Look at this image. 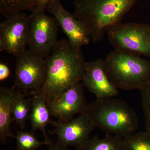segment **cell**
Wrapping results in <instances>:
<instances>
[{
	"instance_id": "6da1fadb",
	"label": "cell",
	"mask_w": 150,
	"mask_h": 150,
	"mask_svg": "<svg viewBox=\"0 0 150 150\" xmlns=\"http://www.w3.org/2000/svg\"><path fill=\"white\" fill-rule=\"evenodd\" d=\"M46 59V79L39 92L48 104L81 81L86 62L81 49L74 47L67 39L58 41Z\"/></svg>"
},
{
	"instance_id": "277c9868",
	"label": "cell",
	"mask_w": 150,
	"mask_h": 150,
	"mask_svg": "<svg viewBox=\"0 0 150 150\" xmlns=\"http://www.w3.org/2000/svg\"><path fill=\"white\" fill-rule=\"evenodd\" d=\"M103 61L105 71L117 88L139 90L150 80V61L139 55L114 50Z\"/></svg>"
},
{
	"instance_id": "9a60e30c",
	"label": "cell",
	"mask_w": 150,
	"mask_h": 150,
	"mask_svg": "<svg viewBox=\"0 0 150 150\" xmlns=\"http://www.w3.org/2000/svg\"><path fill=\"white\" fill-rule=\"evenodd\" d=\"M74 150H127L123 138L106 134L102 139L95 136Z\"/></svg>"
},
{
	"instance_id": "8fae6325",
	"label": "cell",
	"mask_w": 150,
	"mask_h": 150,
	"mask_svg": "<svg viewBox=\"0 0 150 150\" xmlns=\"http://www.w3.org/2000/svg\"><path fill=\"white\" fill-rule=\"evenodd\" d=\"M51 124L56 128L49 131V134L56 135L57 140L65 146L75 148L85 143L89 139L91 133L96 129L84 112L69 122L52 121Z\"/></svg>"
},
{
	"instance_id": "7c38bea8",
	"label": "cell",
	"mask_w": 150,
	"mask_h": 150,
	"mask_svg": "<svg viewBox=\"0 0 150 150\" xmlns=\"http://www.w3.org/2000/svg\"><path fill=\"white\" fill-rule=\"evenodd\" d=\"M81 81L83 86L95 96L96 99L111 98L119 93L118 88L110 82L105 71L102 59L86 62Z\"/></svg>"
},
{
	"instance_id": "ac0fdd59",
	"label": "cell",
	"mask_w": 150,
	"mask_h": 150,
	"mask_svg": "<svg viewBox=\"0 0 150 150\" xmlns=\"http://www.w3.org/2000/svg\"><path fill=\"white\" fill-rule=\"evenodd\" d=\"M123 139L128 150H150V134L146 131L136 132Z\"/></svg>"
},
{
	"instance_id": "5b68a950",
	"label": "cell",
	"mask_w": 150,
	"mask_h": 150,
	"mask_svg": "<svg viewBox=\"0 0 150 150\" xmlns=\"http://www.w3.org/2000/svg\"><path fill=\"white\" fill-rule=\"evenodd\" d=\"M107 35L115 50L150 58V25L121 23L108 31Z\"/></svg>"
},
{
	"instance_id": "4fadbf2b",
	"label": "cell",
	"mask_w": 150,
	"mask_h": 150,
	"mask_svg": "<svg viewBox=\"0 0 150 150\" xmlns=\"http://www.w3.org/2000/svg\"><path fill=\"white\" fill-rule=\"evenodd\" d=\"M23 93L14 86L0 87V143L6 144L8 137L15 138L11 132V124L13 122V107L19 96Z\"/></svg>"
},
{
	"instance_id": "8992f818",
	"label": "cell",
	"mask_w": 150,
	"mask_h": 150,
	"mask_svg": "<svg viewBox=\"0 0 150 150\" xmlns=\"http://www.w3.org/2000/svg\"><path fill=\"white\" fill-rule=\"evenodd\" d=\"M46 59L29 50L16 57L14 86L24 94H35L40 91L46 80Z\"/></svg>"
},
{
	"instance_id": "ba28073f",
	"label": "cell",
	"mask_w": 150,
	"mask_h": 150,
	"mask_svg": "<svg viewBox=\"0 0 150 150\" xmlns=\"http://www.w3.org/2000/svg\"><path fill=\"white\" fill-rule=\"evenodd\" d=\"M30 17L23 12L6 18L0 23V51L17 57L26 51Z\"/></svg>"
},
{
	"instance_id": "30bf717a",
	"label": "cell",
	"mask_w": 150,
	"mask_h": 150,
	"mask_svg": "<svg viewBox=\"0 0 150 150\" xmlns=\"http://www.w3.org/2000/svg\"><path fill=\"white\" fill-rule=\"evenodd\" d=\"M46 10L56 19L59 26L74 47L81 49L82 46L90 43L91 39L88 30L73 14L64 7L60 0L52 1L48 4Z\"/></svg>"
},
{
	"instance_id": "d6986e66",
	"label": "cell",
	"mask_w": 150,
	"mask_h": 150,
	"mask_svg": "<svg viewBox=\"0 0 150 150\" xmlns=\"http://www.w3.org/2000/svg\"><path fill=\"white\" fill-rule=\"evenodd\" d=\"M16 140L18 150H35L43 145H48L45 141L41 142L37 139L35 134L31 132L21 130L17 132Z\"/></svg>"
},
{
	"instance_id": "603a6c76",
	"label": "cell",
	"mask_w": 150,
	"mask_h": 150,
	"mask_svg": "<svg viewBox=\"0 0 150 150\" xmlns=\"http://www.w3.org/2000/svg\"><path fill=\"white\" fill-rule=\"evenodd\" d=\"M48 150H69L68 146L63 144L58 140L56 142H52L48 145Z\"/></svg>"
},
{
	"instance_id": "ffe728a7",
	"label": "cell",
	"mask_w": 150,
	"mask_h": 150,
	"mask_svg": "<svg viewBox=\"0 0 150 150\" xmlns=\"http://www.w3.org/2000/svg\"><path fill=\"white\" fill-rule=\"evenodd\" d=\"M145 121V131L150 134V80L145 83L139 90Z\"/></svg>"
},
{
	"instance_id": "2e32d148",
	"label": "cell",
	"mask_w": 150,
	"mask_h": 150,
	"mask_svg": "<svg viewBox=\"0 0 150 150\" xmlns=\"http://www.w3.org/2000/svg\"><path fill=\"white\" fill-rule=\"evenodd\" d=\"M25 96L23 93L14 102L13 107V119L18 124L21 130L25 127L26 121L29 118L32 108L31 99L25 98Z\"/></svg>"
},
{
	"instance_id": "5bb4252c",
	"label": "cell",
	"mask_w": 150,
	"mask_h": 150,
	"mask_svg": "<svg viewBox=\"0 0 150 150\" xmlns=\"http://www.w3.org/2000/svg\"><path fill=\"white\" fill-rule=\"evenodd\" d=\"M33 95L30 99L32 108L29 116L31 123L30 132L35 134L38 130H40L44 136V141L49 145L53 141L47 135L46 128L52 121L50 118L51 115L46 98L44 95L40 92Z\"/></svg>"
},
{
	"instance_id": "e0dca14e",
	"label": "cell",
	"mask_w": 150,
	"mask_h": 150,
	"mask_svg": "<svg viewBox=\"0 0 150 150\" xmlns=\"http://www.w3.org/2000/svg\"><path fill=\"white\" fill-rule=\"evenodd\" d=\"M38 0H0V13L5 18L36 7Z\"/></svg>"
},
{
	"instance_id": "cb8c5ba5",
	"label": "cell",
	"mask_w": 150,
	"mask_h": 150,
	"mask_svg": "<svg viewBox=\"0 0 150 150\" xmlns=\"http://www.w3.org/2000/svg\"><path fill=\"white\" fill-rule=\"evenodd\" d=\"M127 150H128L127 149Z\"/></svg>"
},
{
	"instance_id": "9c48e42d",
	"label": "cell",
	"mask_w": 150,
	"mask_h": 150,
	"mask_svg": "<svg viewBox=\"0 0 150 150\" xmlns=\"http://www.w3.org/2000/svg\"><path fill=\"white\" fill-rule=\"evenodd\" d=\"M51 116L60 122H69L83 113L87 106L83 85L80 81L70 87L55 100L47 104Z\"/></svg>"
},
{
	"instance_id": "44dd1931",
	"label": "cell",
	"mask_w": 150,
	"mask_h": 150,
	"mask_svg": "<svg viewBox=\"0 0 150 150\" xmlns=\"http://www.w3.org/2000/svg\"><path fill=\"white\" fill-rule=\"evenodd\" d=\"M10 71L8 65L5 63H0V81L5 80L9 76Z\"/></svg>"
},
{
	"instance_id": "52a82bcc",
	"label": "cell",
	"mask_w": 150,
	"mask_h": 150,
	"mask_svg": "<svg viewBox=\"0 0 150 150\" xmlns=\"http://www.w3.org/2000/svg\"><path fill=\"white\" fill-rule=\"evenodd\" d=\"M30 17L28 50L46 59L58 41L59 25L54 17L44 11L33 12Z\"/></svg>"
},
{
	"instance_id": "3957f363",
	"label": "cell",
	"mask_w": 150,
	"mask_h": 150,
	"mask_svg": "<svg viewBox=\"0 0 150 150\" xmlns=\"http://www.w3.org/2000/svg\"><path fill=\"white\" fill-rule=\"evenodd\" d=\"M84 112L96 128L122 138L137 132L139 119L135 110L122 100L96 99L88 104Z\"/></svg>"
},
{
	"instance_id": "7402d4cb",
	"label": "cell",
	"mask_w": 150,
	"mask_h": 150,
	"mask_svg": "<svg viewBox=\"0 0 150 150\" xmlns=\"http://www.w3.org/2000/svg\"><path fill=\"white\" fill-rule=\"evenodd\" d=\"M53 0H38L37 6L35 8L33 12L37 13L39 12L44 11L48 4Z\"/></svg>"
},
{
	"instance_id": "7a4b0ae2",
	"label": "cell",
	"mask_w": 150,
	"mask_h": 150,
	"mask_svg": "<svg viewBox=\"0 0 150 150\" xmlns=\"http://www.w3.org/2000/svg\"><path fill=\"white\" fill-rule=\"evenodd\" d=\"M138 0H75L74 15L84 24L93 43L121 23Z\"/></svg>"
}]
</instances>
